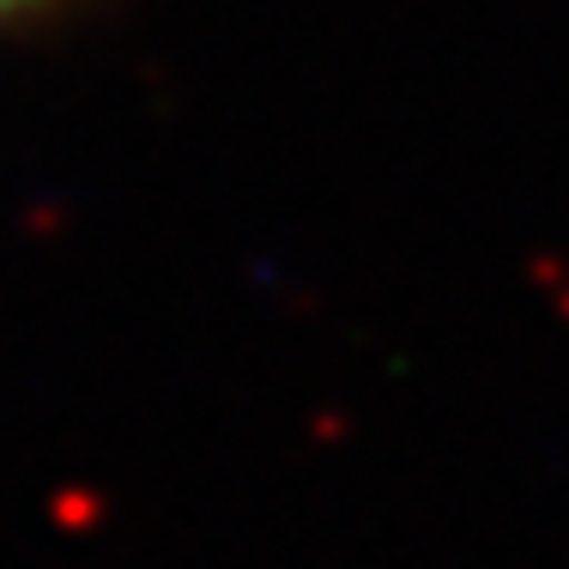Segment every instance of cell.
<instances>
[{"mask_svg": "<svg viewBox=\"0 0 569 569\" xmlns=\"http://www.w3.org/2000/svg\"><path fill=\"white\" fill-rule=\"evenodd\" d=\"M73 7V0H0V31H12V24H37L49 19V12Z\"/></svg>", "mask_w": 569, "mask_h": 569, "instance_id": "cell-1", "label": "cell"}]
</instances>
